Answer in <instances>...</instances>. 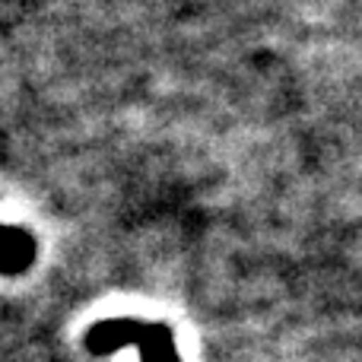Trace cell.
I'll return each mask as SVG.
<instances>
[{
	"label": "cell",
	"mask_w": 362,
	"mask_h": 362,
	"mask_svg": "<svg viewBox=\"0 0 362 362\" xmlns=\"http://www.w3.org/2000/svg\"><path fill=\"white\" fill-rule=\"evenodd\" d=\"M6 248H4V274L6 276H16L23 270L32 267L35 261V238L32 232H25L23 226H6Z\"/></svg>",
	"instance_id": "2"
},
{
	"label": "cell",
	"mask_w": 362,
	"mask_h": 362,
	"mask_svg": "<svg viewBox=\"0 0 362 362\" xmlns=\"http://www.w3.org/2000/svg\"><path fill=\"white\" fill-rule=\"evenodd\" d=\"M140 346L144 362H181L175 334L165 321H140V318H112L99 321L86 334V350L93 356H105L121 346Z\"/></svg>",
	"instance_id": "1"
}]
</instances>
